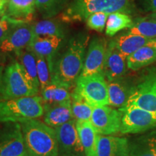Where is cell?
<instances>
[{
	"instance_id": "1",
	"label": "cell",
	"mask_w": 156,
	"mask_h": 156,
	"mask_svg": "<svg viewBox=\"0 0 156 156\" xmlns=\"http://www.w3.org/2000/svg\"><path fill=\"white\" fill-rule=\"evenodd\" d=\"M89 37L80 35L69 41L66 51L55 58L51 70V83L70 89L81 75Z\"/></svg>"
},
{
	"instance_id": "2",
	"label": "cell",
	"mask_w": 156,
	"mask_h": 156,
	"mask_svg": "<svg viewBox=\"0 0 156 156\" xmlns=\"http://www.w3.org/2000/svg\"><path fill=\"white\" fill-rule=\"evenodd\" d=\"M20 124L27 156H58L54 129L36 119L25 121Z\"/></svg>"
},
{
	"instance_id": "3",
	"label": "cell",
	"mask_w": 156,
	"mask_h": 156,
	"mask_svg": "<svg viewBox=\"0 0 156 156\" xmlns=\"http://www.w3.org/2000/svg\"><path fill=\"white\" fill-rule=\"evenodd\" d=\"M132 0H73L62 13L66 23L86 20L96 12H119L131 14L134 10Z\"/></svg>"
},
{
	"instance_id": "4",
	"label": "cell",
	"mask_w": 156,
	"mask_h": 156,
	"mask_svg": "<svg viewBox=\"0 0 156 156\" xmlns=\"http://www.w3.org/2000/svg\"><path fill=\"white\" fill-rule=\"evenodd\" d=\"M41 97L38 95L0 101V122H18L38 119L44 114Z\"/></svg>"
},
{
	"instance_id": "5",
	"label": "cell",
	"mask_w": 156,
	"mask_h": 156,
	"mask_svg": "<svg viewBox=\"0 0 156 156\" xmlns=\"http://www.w3.org/2000/svg\"><path fill=\"white\" fill-rule=\"evenodd\" d=\"M36 95L23 76L18 62L6 66L0 78V101Z\"/></svg>"
},
{
	"instance_id": "6",
	"label": "cell",
	"mask_w": 156,
	"mask_h": 156,
	"mask_svg": "<svg viewBox=\"0 0 156 156\" xmlns=\"http://www.w3.org/2000/svg\"><path fill=\"white\" fill-rule=\"evenodd\" d=\"M74 91L80 95L93 108L109 105L108 84L103 73L78 77Z\"/></svg>"
},
{
	"instance_id": "7",
	"label": "cell",
	"mask_w": 156,
	"mask_h": 156,
	"mask_svg": "<svg viewBox=\"0 0 156 156\" xmlns=\"http://www.w3.org/2000/svg\"><path fill=\"white\" fill-rule=\"evenodd\" d=\"M125 105H132L156 115V68L148 70L132 87Z\"/></svg>"
},
{
	"instance_id": "8",
	"label": "cell",
	"mask_w": 156,
	"mask_h": 156,
	"mask_svg": "<svg viewBox=\"0 0 156 156\" xmlns=\"http://www.w3.org/2000/svg\"><path fill=\"white\" fill-rule=\"evenodd\" d=\"M122 112L120 132L122 134H136L156 127V115L132 105H125Z\"/></svg>"
},
{
	"instance_id": "9",
	"label": "cell",
	"mask_w": 156,
	"mask_h": 156,
	"mask_svg": "<svg viewBox=\"0 0 156 156\" xmlns=\"http://www.w3.org/2000/svg\"><path fill=\"white\" fill-rule=\"evenodd\" d=\"M0 156H27L20 123H6L0 127Z\"/></svg>"
},
{
	"instance_id": "10",
	"label": "cell",
	"mask_w": 156,
	"mask_h": 156,
	"mask_svg": "<svg viewBox=\"0 0 156 156\" xmlns=\"http://www.w3.org/2000/svg\"><path fill=\"white\" fill-rule=\"evenodd\" d=\"M58 146V156H85L78 133L76 120H70L55 128Z\"/></svg>"
},
{
	"instance_id": "11",
	"label": "cell",
	"mask_w": 156,
	"mask_h": 156,
	"mask_svg": "<svg viewBox=\"0 0 156 156\" xmlns=\"http://www.w3.org/2000/svg\"><path fill=\"white\" fill-rule=\"evenodd\" d=\"M122 112L108 106L93 108L90 122L97 134L109 135L120 132Z\"/></svg>"
},
{
	"instance_id": "12",
	"label": "cell",
	"mask_w": 156,
	"mask_h": 156,
	"mask_svg": "<svg viewBox=\"0 0 156 156\" xmlns=\"http://www.w3.org/2000/svg\"><path fill=\"white\" fill-rule=\"evenodd\" d=\"M107 47L108 44L105 38L95 37L91 40L80 76L85 77L103 73Z\"/></svg>"
},
{
	"instance_id": "13",
	"label": "cell",
	"mask_w": 156,
	"mask_h": 156,
	"mask_svg": "<svg viewBox=\"0 0 156 156\" xmlns=\"http://www.w3.org/2000/svg\"><path fill=\"white\" fill-rule=\"evenodd\" d=\"M34 37L32 24L23 22L12 29L0 46L3 52H17L25 49Z\"/></svg>"
},
{
	"instance_id": "14",
	"label": "cell",
	"mask_w": 156,
	"mask_h": 156,
	"mask_svg": "<svg viewBox=\"0 0 156 156\" xmlns=\"http://www.w3.org/2000/svg\"><path fill=\"white\" fill-rule=\"evenodd\" d=\"M63 40L57 36H34L26 48L36 56L46 58L51 72L56 54Z\"/></svg>"
},
{
	"instance_id": "15",
	"label": "cell",
	"mask_w": 156,
	"mask_h": 156,
	"mask_svg": "<svg viewBox=\"0 0 156 156\" xmlns=\"http://www.w3.org/2000/svg\"><path fill=\"white\" fill-rule=\"evenodd\" d=\"M126 58L124 57L115 46L112 41L107 47L103 73L108 82L119 79L127 70Z\"/></svg>"
},
{
	"instance_id": "16",
	"label": "cell",
	"mask_w": 156,
	"mask_h": 156,
	"mask_svg": "<svg viewBox=\"0 0 156 156\" xmlns=\"http://www.w3.org/2000/svg\"><path fill=\"white\" fill-rule=\"evenodd\" d=\"M70 100L54 104H44V122L51 127L56 128L73 119Z\"/></svg>"
},
{
	"instance_id": "17",
	"label": "cell",
	"mask_w": 156,
	"mask_h": 156,
	"mask_svg": "<svg viewBox=\"0 0 156 156\" xmlns=\"http://www.w3.org/2000/svg\"><path fill=\"white\" fill-rule=\"evenodd\" d=\"M17 60L21 71L25 80L34 92L38 94L40 88V83L37 73L36 55L25 48L16 53Z\"/></svg>"
},
{
	"instance_id": "18",
	"label": "cell",
	"mask_w": 156,
	"mask_h": 156,
	"mask_svg": "<svg viewBox=\"0 0 156 156\" xmlns=\"http://www.w3.org/2000/svg\"><path fill=\"white\" fill-rule=\"evenodd\" d=\"M128 140L112 136H98V155L126 156Z\"/></svg>"
},
{
	"instance_id": "19",
	"label": "cell",
	"mask_w": 156,
	"mask_h": 156,
	"mask_svg": "<svg viewBox=\"0 0 156 156\" xmlns=\"http://www.w3.org/2000/svg\"><path fill=\"white\" fill-rule=\"evenodd\" d=\"M85 156L98 155V136L90 122H76Z\"/></svg>"
},
{
	"instance_id": "20",
	"label": "cell",
	"mask_w": 156,
	"mask_h": 156,
	"mask_svg": "<svg viewBox=\"0 0 156 156\" xmlns=\"http://www.w3.org/2000/svg\"><path fill=\"white\" fill-rule=\"evenodd\" d=\"M151 40V39L139 35L126 34L114 39L113 41L120 53L124 57L127 58L136 50L146 46Z\"/></svg>"
},
{
	"instance_id": "21",
	"label": "cell",
	"mask_w": 156,
	"mask_h": 156,
	"mask_svg": "<svg viewBox=\"0 0 156 156\" xmlns=\"http://www.w3.org/2000/svg\"><path fill=\"white\" fill-rule=\"evenodd\" d=\"M36 9V0H7L5 15L12 19L25 21Z\"/></svg>"
},
{
	"instance_id": "22",
	"label": "cell",
	"mask_w": 156,
	"mask_h": 156,
	"mask_svg": "<svg viewBox=\"0 0 156 156\" xmlns=\"http://www.w3.org/2000/svg\"><path fill=\"white\" fill-rule=\"evenodd\" d=\"M156 61V48L153 46H144L126 58L129 69L138 70L150 65Z\"/></svg>"
},
{
	"instance_id": "23",
	"label": "cell",
	"mask_w": 156,
	"mask_h": 156,
	"mask_svg": "<svg viewBox=\"0 0 156 156\" xmlns=\"http://www.w3.org/2000/svg\"><path fill=\"white\" fill-rule=\"evenodd\" d=\"M119 79L108 82V92L109 105L120 108L125 106L127 102L132 87L129 88L127 85Z\"/></svg>"
},
{
	"instance_id": "24",
	"label": "cell",
	"mask_w": 156,
	"mask_h": 156,
	"mask_svg": "<svg viewBox=\"0 0 156 156\" xmlns=\"http://www.w3.org/2000/svg\"><path fill=\"white\" fill-rule=\"evenodd\" d=\"M72 112L76 122H90L93 107L75 91L71 94Z\"/></svg>"
},
{
	"instance_id": "25",
	"label": "cell",
	"mask_w": 156,
	"mask_h": 156,
	"mask_svg": "<svg viewBox=\"0 0 156 156\" xmlns=\"http://www.w3.org/2000/svg\"><path fill=\"white\" fill-rule=\"evenodd\" d=\"M34 36H57L64 38L65 32L63 26L53 20H44L32 24Z\"/></svg>"
},
{
	"instance_id": "26",
	"label": "cell",
	"mask_w": 156,
	"mask_h": 156,
	"mask_svg": "<svg viewBox=\"0 0 156 156\" xmlns=\"http://www.w3.org/2000/svg\"><path fill=\"white\" fill-rule=\"evenodd\" d=\"M133 21L128 14L123 12L111 13L107 19L106 25V36L112 37L120 30L125 28H129L132 26Z\"/></svg>"
},
{
	"instance_id": "27",
	"label": "cell",
	"mask_w": 156,
	"mask_h": 156,
	"mask_svg": "<svg viewBox=\"0 0 156 156\" xmlns=\"http://www.w3.org/2000/svg\"><path fill=\"white\" fill-rule=\"evenodd\" d=\"M69 90L56 84H50L41 90L42 101L44 104H54L70 100L72 93Z\"/></svg>"
},
{
	"instance_id": "28",
	"label": "cell",
	"mask_w": 156,
	"mask_h": 156,
	"mask_svg": "<svg viewBox=\"0 0 156 156\" xmlns=\"http://www.w3.org/2000/svg\"><path fill=\"white\" fill-rule=\"evenodd\" d=\"M69 0H36V9L44 17L48 18L65 9Z\"/></svg>"
},
{
	"instance_id": "29",
	"label": "cell",
	"mask_w": 156,
	"mask_h": 156,
	"mask_svg": "<svg viewBox=\"0 0 156 156\" xmlns=\"http://www.w3.org/2000/svg\"><path fill=\"white\" fill-rule=\"evenodd\" d=\"M127 34L139 35L145 38L153 39L156 37V21L152 19H136L129 28Z\"/></svg>"
},
{
	"instance_id": "30",
	"label": "cell",
	"mask_w": 156,
	"mask_h": 156,
	"mask_svg": "<svg viewBox=\"0 0 156 156\" xmlns=\"http://www.w3.org/2000/svg\"><path fill=\"white\" fill-rule=\"evenodd\" d=\"M126 156H156V140H148L145 144L128 141Z\"/></svg>"
},
{
	"instance_id": "31",
	"label": "cell",
	"mask_w": 156,
	"mask_h": 156,
	"mask_svg": "<svg viewBox=\"0 0 156 156\" xmlns=\"http://www.w3.org/2000/svg\"><path fill=\"white\" fill-rule=\"evenodd\" d=\"M37 64V73L40 83L41 90L51 84V72L46 58L36 56Z\"/></svg>"
},
{
	"instance_id": "32",
	"label": "cell",
	"mask_w": 156,
	"mask_h": 156,
	"mask_svg": "<svg viewBox=\"0 0 156 156\" xmlns=\"http://www.w3.org/2000/svg\"><path fill=\"white\" fill-rule=\"evenodd\" d=\"M108 15V13L106 12H96L90 15L86 20L87 27L98 32H103L106 28Z\"/></svg>"
},
{
	"instance_id": "33",
	"label": "cell",
	"mask_w": 156,
	"mask_h": 156,
	"mask_svg": "<svg viewBox=\"0 0 156 156\" xmlns=\"http://www.w3.org/2000/svg\"><path fill=\"white\" fill-rule=\"evenodd\" d=\"M26 22V21L17 20L12 19L5 15L2 19L0 20V46L3 41L7 38L12 29L20 23Z\"/></svg>"
},
{
	"instance_id": "34",
	"label": "cell",
	"mask_w": 156,
	"mask_h": 156,
	"mask_svg": "<svg viewBox=\"0 0 156 156\" xmlns=\"http://www.w3.org/2000/svg\"><path fill=\"white\" fill-rule=\"evenodd\" d=\"M142 6L147 11L156 12V0H142Z\"/></svg>"
},
{
	"instance_id": "35",
	"label": "cell",
	"mask_w": 156,
	"mask_h": 156,
	"mask_svg": "<svg viewBox=\"0 0 156 156\" xmlns=\"http://www.w3.org/2000/svg\"><path fill=\"white\" fill-rule=\"evenodd\" d=\"M5 61H6V56L5 54V52L2 51L0 50V78L2 75L4 69H5Z\"/></svg>"
},
{
	"instance_id": "36",
	"label": "cell",
	"mask_w": 156,
	"mask_h": 156,
	"mask_svg": "<svg viewBox=\"0 0 156 156\" xmlns=\"http://www.w3.org/2000/svg\"><path fill=\"white\" fill-rule=\"evenodd\" d=\"M147 45H148V46H153V47L156 48V38L151 39V40L150 41V42L148 43Z\"/></svg>"
},
{
	"instance_id": "37",
	"label": "cell",
	"mask_w": 156,
	"mask_h": 156,
	"mask_svg": "<svg viewBox=\"0 0 156 156\" xmlns=\"http://www.w3.org/2000/svg\"><path fill=\"white\" fill-rule=\"evenodd\" d=\"M7 0H0V9L5 8Z\"/></svg>"
},
{
	"instance_id": "38",
	"label": "cell",
	"mask_w": 156,
	"mask_h": 156,
	"mask_svg": "<svg viewBox=\"0 0 156 156\" xmlns=\"http://www.w3.org/2000/svg\"><path fill=\"white\" fill-rule=\"evenodd\" d=\"M147 17V18L152 19V20H153L156 21V12H153L152 14L149 15L147 17Z\"/></svg>"
},
{
	"instance_id": "39",
	"label": "cell",
	"mask_w": 156,
	"mask_h": 156,
	"mask_svg": "<svg viewBox=\"0 0 156 156\" xmlns=\"http://www.w3.org/2000/svg\"><path fill=\"white\" fill-rule=\"evenodd\" d=\"M5 8L4 9H0V20L5 16Z\"/></svg>"
}]
</instances>
